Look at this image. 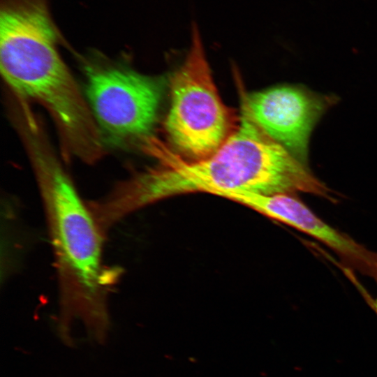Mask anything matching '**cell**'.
<instances>
[{
	"mask_svg": "<svg viewBox=\"0 0 377 377\" xmlns=\"http://www.w3.org/2000/svg\"><path fill=\"white\" fill-rule=\"evenodd\" d=\"M170 94L165 129L182 157H208L236 129L239 117L219 96L196 29L190 50L171 80Z\"/></svg>",
	"mask_w": 377,
	"mask_h": 377,
	"instance_id": "cell-4",
	"label": "cell"
},
{
	"mask_svg": "<svg viewBox=\"0 0 377 377\" xmlns=\"http://www.w3.org/2000/svg\"><path fill=\"white\" fill-rule=\"evenodd\" d=\"M26 148L44 206L64 311L102 320L119 272L103 263L104 235L46 138L31 139Z\"/></svg>",
	"mask_w": 377,
	"mask_h": 377,
	"instance_id": "cell-3",
	"label": "cell"
},
{
	"mask_svg": "<svg viewBox=\"0 0 377 377\" xmlns=\"http://www.w3.org/2000/svg\"><path fill=\"white\" fill-rule=\"evenodd\" d=\"M87 100L102 138L116 145L151 137L161 99L156 78L108 66L86 68Z\"/></svg>",
	"mask_w": 377,
	"mask_h": 377,
	"instance_id": "cell-5",
	"label": "cell"
},
{
	"mask_svg": "<svg viewBox=\"0 0 377 377\" xmlns=\"http://www.w3.org/2000/svg\"><path fill=\"white\" fill-rule=\"evenodd\" d=\"M246 99L261 128L307 165L311 134L322 116L337 101L334 95L293 85L274 87L250 95L246 93Z\"/></svg>",
	"mask_w": 377,
	"mask_h": 377,
	"instance_id": "cell-6",
	"label": "cell"
},
{
	"mask_svg": "<svg viewBox=\"0 0 377 377\" xmlns=\"http://www.w3.org/2000/svg\"><path fill=\"white\" fill-rule=\"evenodd\" d=\"M47 0H1L0 69L17 100L38 103L57 131L64 159L93 164L105 154L87 100L58 51Z\"/></svg>",
	"mask_w": 377,
	"mask_h": 377,
	"instance_id": "cell-2",
	"label": "cell"
},
{
	"mask_svg": "<svg viewBox=\"0 0 377 377\" xmlns=\"http://www.w3.org/2000/svg\"><path fill=\"white\" fill-rule=\"evenodd\" d=\"M241 114L235 131L212 154L186 159L153 137L143 147L154 166L121 182L119 199L129 212L182 194L260 195L302 192L333 200L327 186L253 118L239 81Z\"/></svg>",
	"mask_w": 377,
	"mask_h": 377,
	"instance_id": "cell-1",
	"label": "cell"
},
{
	"mask_svg": "<svg viewBox=\"0 0 377 377\" xmlns=\"http://www.w3.org/2000/svg\"><path fill=\"white\" fill-rule=\"evenodd\" d=\"M231 200L318 239L348 267L370 277L377 284V252L326 223L295 195L242 193L233 194Z\"/></svg>",
	"mask_w": 377,
	"mask_h": 377,
	"instance_id": "cell-7",
	"label": "cell"
}]
</instances>
